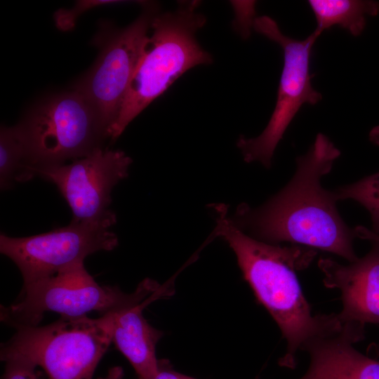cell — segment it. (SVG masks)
<instances>
[{"label": "cell", "instance_id": "cell-8", "mask_svg": "<svg viewBox=\"0 0 379 379\" xmlns=\"http://www.w3.org/2000/svg\"><path fill=\"white\" fill-rule=\"evenodd\" d=\"M157 13L154 4L145 3L135 21L112 32L94 66L74 87L91 106L105 138L121 110Z\"/></svg>", "mask_w": 379, "mask_h": 379}, {"label": "cell", "instance_id": "cell-7", "mask_svg": "<svg viewBox=\"0 0 379 379\" xmlns=\"http://www.w3.org/2000/svg\"><path fill=\"white\" fill-rule=\"evenodd\" d=\"M253 29L279 44L284 52V65L276 105L267 125L255 138L240 137L237 145L247 163L260 162L270 168L277 145L290 123L304 104L315 105L321 99L311 84L310 62L312 47L321 33L314 30L303 40L284 34L270 17L255 18Z\"/></svg>", "mask_w": 379, "mask_h": 379}, {"label": "cell", "instance_id": "cell-19", "mask_svg": "<svg viewBox=\"0 0 379 379\" xmlns=\"http://www.w3.org/2000/svg\"><path fill=\"white\" fill-rule=\"evenodd\" d=\"M152 379H196L173 370L166 361L159 360L158 371Z\"/></svg>", "mask_w": 379, "mask_h": 379}, {"label": "cell", "instance_id": "cell-17", "mask_svg": "<svg viewBox=\"0 0 379 379\" xmlns=\"http://www.w3.org/2000/svg\"><path fill=\"white\" fill-rule=\"evenodd\" d=\"M121 1L91 0L79 1L71 10H58L55 15L57 27L62 30H68L74 27L76 18L83 12L99 6L121 4Z\"/></svg>", "mask_w": 379, "mask_h": 379}, {"label": "cell", "instance_id": "cell-16", "mask_svg": "<svg viewBox=\"0 0 379 379\" xmlns=\"http://www.w3.org/2000/svg\"><path fill=\"white\" fill-rule=\"evenodd\" d=\"M333 192L337 201L352 199L363 206L370 214L371 230L379 234V172Z\"/></svg>", "mask_w": 379, "mask_h": 379}, {"label": "cell", "instance_id": "cell-10", "mask_svg": "<svg viewBox=\"0 0 379 379\" xmlns=\"http://www.w3.org/2000/svg\"><path fill=\"white\" fill-rule=\"evenodd\" d=\"M132 159L124 152L98 147L71 163L38 168L39 175L56 185L80 222H116L109 209L114 186L128 176Z\"/></svg>", "mask_w": 379, "mask_h": 379}, {"label": "cell", "instance_id": "cell-22", "mask_svg": "<svg viewBox=\"0 0 379 379\" xmlns=\"http://www.w3.org/2000/svg\"><path fill=\"white\" fill-rule=\"evenodd\" d=\"M368 352H370L374 355L379 357V343L371 344L368 348Z\"/></svg>", "mask_w": 379, "mask_h": 379}, {"label": "cell", "instance_id": "cell-12", "mask_svg": "<svg viewBox=\"0 0 379 379\" xmlns=\"http://www.w3.org/2000/svg\"><path fill=\"white\" fill-rule=\"evenodd\" d=\"M364 326L345 324L339 331L305 344L301 350L308 353L310 364L299 379H379V361L353 346L364 338Z\"/></svg>", "mask_w": 379, "mask_h": 379}, {"label": "cell", "instance_id": "cell-9", "mask_svg": "<svg viewBox=\"0 0 379 379\" xmlns=\"http://www.w3.org/2000/svg\"><path fill=\"white\" fill-rule=\"evenodd\" d=\"M111 222H80L24 237L0 235V252L18 267L24 284L84 263L91 254L110 251L119 244Z\"/></svg>", "mask_w": 379, "mask_h": 379}, {"label": "cell", "instance_id": "cell-18", "mask_svg": "<svg viewBox=\"0 0 379 379\" xmlns=\"http://www.w3.org/2000/svg\"><path fill=\"white\" fill-rule=\"evenodd\" d=\"M5 362L2 379H40L34 364L19 358H10Z\"/></svg>", "mask_w": 379, "mask_h": 379}, {"label": "cell", "instance_id": "cell-21", "mask_svg": "<svg viewBox=\"0 0 379 379\" xmlns=\"http://www.w3.org/2000/svg\"><path fill=\"white\" fill-rule=\"evenodd\" d=\"M124 373L122 367L116 366L110 368L104 377L98 379H124Z\"/></svg>", "mask_w": 379, "mask_h": 379}, {"label": "cell", "instance_id": "cell-20", "mask_svg": "<svg viewBox=\"0 0 379 379\" xmlns=\"http://www.w3.org/2000/svg\"><path fill=\"white\" fill-rule=\"evenodd\" d=\"M354 235L357 238L368 240L371 242H379V234L364 226H357L354 228Z\"/></svg>", "mask_w": 379, "mask_h": 379}, {"label": "cell", "instance_id": "cell-1", "mask_svg": "<svg viewBox=\"0 0 379 379\" xmlns=\"http://www.w3.org/2000/svg\"><path fill=\"white\" fill-rule=\"evenodd\" d=\"M340 155L331 140L318 133L308 152L296 159L295 172L287 185L262 206H238L230 218L232 222L266 243L291 242L338 255L350 262L357 260L354 228L340 215L333 192L321 182Z\"/></svg>", "mask_w": 379, "mask_h": 379}, {"label": "cell", "instance_id": "cell-11", "mask_svg": "<svg viewBox=\"0 0 379 379\" xmlns=\"http://www.w3.org/2000/svg\"><path fill=\"white\" fill-rule=\"evenodd\" d=\"M371 243L367 254L347 265L330 258L318 262L324 286L340 292L342 324H379V242Z\"/></svg>", "mask_w": 379, "mask_h": 379}, {"label": "cell", "instance_id": "cell-3", "mask_svg": "<svg viewBox=\"0 0 379 379\" xmlns=\"http://www.w3.org/2000/svg\"><path fill=\"white\" fill-rule=\"evenodd\" d=\"M197 1L179 3L173 12L157 13L119 115L107 132L115 140L152 102L191 68L208 65L212 57L199 45L197 32L206 18Z\"/></svg>", "mask_w": 379, "mask_h": 379}, {"label": "cell", "instance_id": "cell-13", "mask_svg": "<svg viewBox=\"0 0 379 379\" xmlns=\"http://www.w3.org/2000/svg\"><path fill=\"white\" fill-rule=\"evenodd\" d=\"M154 296L131 304L114 312L112 342L128 359L138 379H152L159 366L156 355L162 333L151 326L142 314Z\"/></svg>", "mask_w": 379, "mask_h": 379}, {"label": "cell", "instance_id": "cell-6", "mask_svg": "<svg viewBox=\"0 0 379 379\" xmlns=\"http://www.w3.org/2000/svg\"><path fill=\"white\" fill-rule=\"evenodd\" d=\"M18 126L25 148L22 181L34 178L36 169L88 154L105 138L91 106L74 90L48 99Z\"/></svg>", "mask_w": 379, "mask_h": 379}, {"label": "cell", "instance_id": "cell-5", "mask_svg": "<svg viewBox=\"0 0 379 379\" xmlns=\"http://www.w3.org/2000/svg\"><path fill=\"white\" fill-rule=\"evenodd\" d=\"M161 290L162 286L152 279L143 280L131 293L117 286L100 285L81 263L23 284L18 299L8 307L1 306V321L15 328L39 325L46 312L69 317L86 316L93 311L104 315L159 295Z\"/></svg>", "mask_w": 379, "mask_h": 379}, {"label": "cell", "instance_id": "cell-4", "mask_svg": "<svg viewBox=\"0 0 379 379\" xmlns=\"http://www.w3.org/2000/svg\"><path fill=\"white\" fill-rule=\"evenodd\" d=\"M114 312L98 318L60 316L44 326H18L1 344V360H26L41 368L49 379H93L112 343Z\"/></svg>", "mask_w": 379, "mask_h": 379}, {"label": "cell", "instance_id": "cell-15", "mask_svg": "<svg viewBox=\"0 0 379 379\" xmlns=\"http://www.w3.org/2000/svg\"><path fill=\"white\" fill-rule=\"evenodd\" d=\"M25 148L18 126H2L0 133V185L9 189L14 180L22 181L26 167Z\"/></svg>", "mask_w": 379, "mask_h": 379}, {"label": "cell", "instance_id": "cell-14", "mask_svg": "<svg viewBox=\"0 0 379 379\" xmlns=\"http://www.w3.org/2000/svg\"><path fill=\"white\" fill-rule=\"evenodd\" d=\"M308 4L317 20L315 30L321 33L339 26L357 36L364 31L367 15L379 12V3L361 0H310Z\"/></svg>", "mask_w": 379, "mask_h": 379}, {"label": "cell", "instance_id": "cell-2", "mask_svg": "<svg viewBox=\"0 0 379 379\" xmlns=\"http://www.w3.org/2000/svg\"><path fill=\"white\" fill-rule=\"evenodd\" d=\"M211 208L216 219V235L232 248L245 280L286 340V352L279 364L293 368L296 353L305 344L343 326L337 314L314 315L299 284L296 272L307 268L317 251L256 239L232 222L227 206L215 204Z\"/></svg>", "mask_w": 379, "mask_h": 379}]
</instances>
